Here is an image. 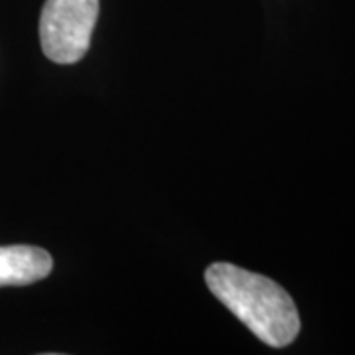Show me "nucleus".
Returning <instances> with one entry per match:
<instances>
[{
	"label": "nucleus",
	"instance_id": "obj_1",
	"mask_svg": "<svg viewBox=\"0 0 355 355\" xmlns=\"http://www.w3.org/2000/svg\"><path fill=\"white\" fill-rule=\"evenodd\" d=\"M211 294L254 336L270 347L291 345L300 331V316L291 294L275 280L231 263L207 266Z\"/></svg>",
	"mask_w": 355,
	"mask_h": 355
},
{
	"label": "nucleus",
	"instance_id": "obj_3",
	"mask_svg": "<svg viewBox=\"0 0 355 355\" xmlns=\"http://www.w3.org/2000/svg\"><path fill=\"white\" fill-rule=\"evenodd\" d=\"M53 268L48 251L32 245L0 247V286H26L44 280Z\"/></svg>",
	"mask_w": 355,
	"mask_h": 355
},
{
	"label": "nucleus",
	"instance_id": "obj_2",
	"mask_svg": "<svg viewBox=\"0 0 355 355\" xmlns=\"http://www.w3.org/2000/svg\"><path fill=\"white\" fill-rule=\"evenodd\" d=\"M99 18V0H46L40 16V42L53 64L79 62L89 50Z\"/></svg>",
	"mask_w": 355,
	"mask_h": 355
}]
</instances>
